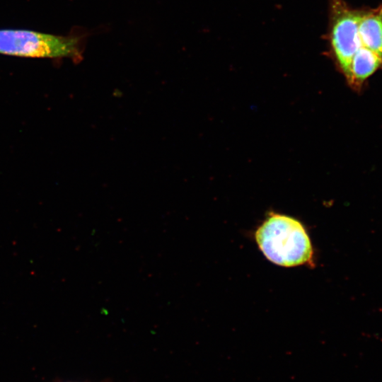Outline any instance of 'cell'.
<instances>
[{
	"label": "cell",
	"instance_id": "cell-3",
	"mask_svg": "<svg viewBox=\"0 0 382 382\" xmlns=\"http://www.w3.org/2000/svg\"><path fill=\"white\" fill-rule=\"evenodd\" d=\"M331 6V46L347 81L353 57L362 46L359 34L361 11L352 9L342 0H333Z\"/></svg>",
	"mask_w": 382,
	"mask_h": 382
},
{
	"label": "cell",
	"instance_id": "cell-5",
	"mask_svg": "<svg viewBox=\"0 0 382 382\" xmlns=\"http://www.w3.org/2000/svg\"><path fill=\"white\" fill-rule=\"evenodd\" d=\"M382 66V57L361 46L352 60L348 83L354 88H360L364 81Z\"/></svg>",
	"mask_w": 382,
	"mask_h": 382
},
{
	"label": "cell",
	"instance_id": "cell-1",
	"mask_svg": "<svg viewBox=\"0 0 382 382\" xmlns=\"http://www.w3.org/2000/svg\"><path fill=\"white\" fill-rule=\"evenodd\" d=\"M92 30L78 28L66 35L26 30H0V54L37 58L83 59Z\"/></svg>",
	"mask_w": 382,
	"mask_h": 382
},
{
	"label": "cell",
	"instance_id": "cell-2",
	"mask_svg": "<svg viewBox=\"0 0 382 382\" xmlns=\"http://www.w3.org/2000/svg\"><path fill=\"white\" fill-rule=\"evenodd\" d=\"M255 239L266 257L277 265L293 267L311 260L308 236L302 224L291 217L272 214L258 228Z\"/></svg>",
	"mask_w": 382,
	"mask_h": 382
},
{
	"label": "cell",
	"instance_id": "cell-4",
	"mask_svg": "<svg viewBox=\"0 0 382 382\" xmlns=\"http://www.w3.org/2000/svg\"><path fill=\"white\" fill-rule=\"evenodd\" d=\"M359 34L363 47L382 57V5L361 11Z\"/></svg>",
	"mask_w": 382,
	"mask_h": 382
}]
</instances>
